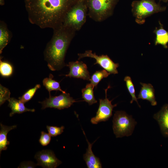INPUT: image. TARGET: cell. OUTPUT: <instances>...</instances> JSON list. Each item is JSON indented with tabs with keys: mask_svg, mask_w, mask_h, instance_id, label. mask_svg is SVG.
<instances>
[{
	"mask_svg": "<svg viewBox=\"0 0 168 168\" xmlns=\"http://www.w3.org/2000/svg\"><path fill=\"white\" fill-rule=\"evenodd\" d=\"M119 0H84L88 15L96 22L102 21L113 14Z\"/></svg>",
	"mask_w": 168,
	"mask_h": 168,
	"instance_id": "277c9868",
	"label": "cell"
},
{
	"mask_svg": "<svg viewBox=\"0 0 168 168\" xmlns=\"http://www.w3.org/2000/svg\"><path fill=\"white\" fill-rule=\"evenodd\" d=\"M13 68L12 65L8 62L0 60V73L2 77H8L12 74Z\"/></svg>",
	"mask_w": 168,
	"mask_h": 168,
	"instance_id": "7402d4cb",
	"label": "cell"
},
{
	"mask_svg": "<svg viewBox=\"0 0 168 168\" xmlns=\"http://www.w3.org/2000/svg\"><path fill=\"white\" fill-rule=\"evenodd\" d=\"M94 87L91 83L87 84L86 87L82 90V98L84 101L90 105L96 103L97 102L94 96L93 89Z\"/></svg>",
	"mask_w": 168,
	"mask_h": 168,
	"instance_id": "d6986e66",
	"label": "cell"
},
{
	"mask_svg": "<svg viewBox=\"0 0 168 168\" xmlns=\"http://www.w3.org/2000/svg\"><path fill=\"white\" fill-rule=\"evenodd\" d=\"M29 21L41 28L62 24L70 7L77 0H24Z\"/></svg>",
	"mask_w": 168,
	"mask_h": 168,
	"instance_id": "6da1fadb",
	"label": "cell"
},
{
	"mask_svg": "<svg viewBox=\"0 0 168 168\" xmlns=\"http://www.w3.org/2000/svg\"><path fill=\"white\" fill-rule=\"evenodd\" d=\"M0 153L2 151L7 149V146L10 144V142L7 140V135L9 131L16 128V125L7 126L0 123Z\"/></svg>",
	"mask_w": 168,
	"mask_h": 168,
	"instance_id": "e0dca14e",
	"label": "cell"
},
{
	"mask_svg": "<svg viewBox=\"0 0 168 168\" xmlns=\"http://www.w3.org/2000/svg\"><path fill=\"white\" fill-rule=\"evenodd\" d=\"M8 101L9 102L8 106L11 108L12 110L9 114L10 117H12L16 113L21 114L27 111L34 112L35 111L34 109L27 108L25 106L24 103L19 100H17L14 98H10Z\"/></svg>",
	"mask_w": 168,
	"mask_h": 168,
	"instance_id": "9a60e30c",
	"label": "cell"
},
{
	"mask_svg": "<svg viewBox=\"0 0 168 168\" xmlns=\"http://www.w3.org/2000/svg\"><path fill=\"white\" fill-rule=\"evenodd\" d=\"M124 80L126 83V86L128 92L132 97V100L130 101V103H132L134 101H135L140 107V105L138 102V98L135 95L134 87L131 78L129 76H126L124 77Z\"/></svg>",
	"mask_w": 168,
	"mask_h": 168,
	"instance_id": "603a6c76",
	"label": "cell"
},
{
	"mask_svg": "<svg viewBox=\"0 0 168 168\" xmlns=\"http://www.w3.org/2000/svg\"><path fill=\"white\" fill-rule=\"evenodd\" d=\"M153 118L158 122L163 135L168 137V104L164 105Z\"/></svg>",
	"mask_w": 168,
	"mask_h": 168,
	"instance_id": "7c38bea8",
	"label": "cell"
},
{
	"mask_svg": "<svg viewBox=\"0 0 168 168\" xmlns=\"http://www.w3.org/2000/svg\"><path fill=\"white\" fill-rule=\"evenodd\" d=\"M159 27H156L154 30V33L156 35L155 44L162 45L163 47L168 48V31L163 28V26L160 21H159Z\"/></svg>",
	"mask_w": 168,
	"mask_h": 168,
	"instance_id": "2e32d148",
	"label": "cell"
},
{
	"mask_svg": "<svg viewBox=\"0 0 168 168\" xmlns=\"http://www.w3.org/2000/svg\"><path fill=\"white\" fill-rule=\"evenodd\" d=\"M140 84L142 86L138 96V99L147 100L150 102L152 105H156L157 102L156 100L153 86L150 84L141 82Z\"/></svg>",
	"mask_w": 168,
	"mask_h": 168,
	"instance_id": "5bb4252c",
	"label": "cell"
},
{
	"mask_svg": "<svg viewBox=\"0 0 168 168\" xmlns=\"http://www.w3.org/2000/svg\"><path fill=\"white\" fill-rule=\"evenodd\" d=\"M51 137L49 133L42 131L39 140V142L42 146H46L49 143L51 140Z\"/></svg>",
	"mask_w": 168,
	"mask_h": 168,
	"instance_id": "4316f807",
	"label": "cell"
},
{
	"mask_svg": "<svg viewBox=\"0 0 168 168\" xmlns=\"http://www.w3.org/2000/svg\"><path fill=\"white\" fill-rule=\"evenodd\" d=\"M37 166L36 164H35L32 161H24L20 163L18 168H35Z\"/></svg>",
	"mask_w": 168,
	"mask_h": 168,
	"instance_id": "83f0119b",
	"label": "cell"
},
{
	"mask_svg": "<svg viewBox=\"0 0 168 168\" xmlns=\"http://www.w3.org/2000/svg\"><path fill=\"white\" fill-rule=\"evenodd\" d=\"M77 102L71 97L69 93H62L58 96L49 95V98L39 103L42 105L41 109L47 108H53L62 110L70 107L74 103Z\"/></svg>",
	"mask_w": 168,
	"mask_h": 168,
	"instance_id": "52a82bcc",
	"label": "cell"
},
{
	"mask_svg": "<svg viewBox=\"0 0 168 168\" xmlns=\"http://www.w3.org/2000/svg\"><path fill=\"white\" fill-rule=\"evenodd\" d=\"M110 74L105 69L96 71L91 77V83L96 87L98 83L103 78L107 77Z\"/></svg>",
	"mask_w": 168,
	"mask_h": 168,
	"instance_id": "44dd1931",
	"label": "cell"
},
{
	"mask_svg": "<svg viewBox=\"0 0 168 168\" xmlns=\"http://www.w3.org/2000/svg\"><path fill=\"white\" fill-rule=\"evenodd\" d=\"M35 158L37 162V166L44 168H56L62 162L58 159L54 152L50 150H43L37 152Z\"/></svg>",
	"mask_w": 168,
	"mask_h": 168,
	"instance_id": "30bf717a",
	"label": "cell"
},
{
	"mask_svg": "<svg viewBox=\"0 0 168 168\" xmlns=\"http://www.w3.org/2000/svg\"><path fill=\"white\" fill-rule=\"evenodd\" d=\"M53 29V35L46 45L44 55L49 68L54 71L67 66L64 62L65 54L76 31L62 24Z\"/></svg>",
	"mask_w": 168,
	"mask_h": 168,
	"instance_id": "7a4b0ae2",
	"label": "cell"
},
{
	"mask_svg": "<svg viewBox=\"0 0 168 168\" xmlns=\"http://www.w3.org/2000/svg\"></svg>",
	"mask_w": 168,
	"mask_h": 168,
	"instance_id": "4dcf8cb0",
	"label": "cell"
},
{
	"mask_svg": "<svg viewBox=\"0 0 168 168\" xmlns=\"http://www.w3.org/2000/svg\"><path fill=\"white\" fill-rule=\"evenodd\" d=\"M0 4L1 5H3L4 4V0H0Z\"/></svg>",
	"mask_w": 168,
	"mask_h": 168,
	"instance_id": "f1b7e54d",
	"label": "cell"
},
{
	"mask_svg": "<svg viewBox=\"0 0 168 168\" xmlns=\"http://www.w3.org/2000/svg\"><path fill=\"white\" fill-rule=\"evenodd\" d=\"M110 87L109 86L105 90V98L99 99V105L96 115L91 120V122L93 124H97L100 122L108 120L112 115L113 109L117 105V104L112 105L111 104L112 100H110L107 98V90Z\"/></svg>",
	"mask_w": 168,
	"mask_h": 168,
	"instance_id": "9c48e42d",
	"label": "cell"
},
{
	"mask_svg": "<svg viewBox=\"0 0 168 168\" xmlns=\"http://www.w3.org/2000/svg\"><path fill=\"white\" fill-rule=\"evenodd\" d=\"M10 92L9 89L0 85V105H1L10 98Z\"/></svg>",
	"mask_w": 168,
	"mask_h": 168,
	"instance_id": "d4e9b609",
	"label": "cell"
},
{
	"mask_svg": "<svg viewBox=\"0 0 168 168\" xmlns=\"http://www.w3.org/2000/svg\"><path fill=\"white\" fill-rule=\"evenodd\" d=\"M78 59L85 57L94 58L96 60L94 64H98L110 74L118 73L117 68L119 66L118 63H115L107 55L98 56L95 53H93L91 50L86 51L85 53L78 54Z\"/></svg>",
	"mask_w": 168,
	"mask_h": 168,
	"instance_id": "ba28073f",
	"label": "cell"
},
{
	"mask_svg": "<svg viewBox=\"0 0 168 168\" xmlns=\"http://www.w3.org/2000/svg\"><path fill=\"white\" fill-rule=\"evenodd\" d=\"M83 133L85 136L88 143V148L86 149V152L83 155L84 160L85 161L88 168H101L102 166L99 158L96 156L94 154L92 150V147L96 141L92 143L88 140L84 131Z\"/></svg>",
	"mask_w": 168,
	"mask_h": 168,
	"instance_id": "4fadbf2b",
	"label": "cell"
},
{
	"mask_svg": "<svg viewBox=\"0 0 168 168\" xmlns=\"http://www.w3.org/2000/svg\"><path fill=\"white\" fill-rule=\"evenodd\" d=\"M47 129L51 137H54L61 134L63 132L64 127L62 126L60 127L54 126H46Z\"/></svg>",
	"mask_w": 168,
	"mask_h": 168,
	"instance_id": "484cf974",
	"label": "cell"
},
{
	"mask_svg": "<svg viewBox=\"0 0 168 168\" xmlns=\"http://www.w3.org/2000/svg\"><path fill=\"white\" fill-rule=\"evenodd\" d=\"M40 84L36 85L34 87L28 90L22 96L19 97L18 99L24 103H26L32 99L37 90L40 88Z\"/></svg>",
	"mask_w": 168,
	"mask_h": 168,
	"instance_id": "cb8c5ba5",
	"label": "cell"
},
{
	"mask_svg": "<svg viewBox=\"0 0 168 168\" xmlns=\"http://www.w3.org/2000/svg\"><path fill=\"white\" fill-rule=\"evenodd\" d=\"M67 66L69 67L70 72L65 75L66 77L90 80V76L87 66L83 62L77 61L69 62Z\"/></svg>",
	"mask_w": 168,
	"mask_h": 168,
	"instance_id": "8fae6325",
	"label": "cell"
},
{
	"mask_svg": "<svg viewBox=\"0 0 168 168\" xmlns=\"http://www.w3.org/2000/svg\"><path fill=\"white\" fill-rule=\"evenodd\" d=\"M113 123L114 133L117 138L131 135L137 124L132 116L123 111L115 112Z\"/></svg>",
	"mask_w": 168,
	"mask_h": 168,
	"instance_id": "8992f818",
	"label": "cell"
},
{
	"mask_svg": "<svg viewBox=\"0 0 168 168\" xmlns=\"http://www.w3.org/2000/svg\"><path fill=\"white\" fill-rule=\"evenodd\" d=\"M11 35L6 24L3 21L0 22V53L8 44Z\"/></svg>",
	"mask_w": 168,
	"mask_h": 168,
	"instance_id": "ac0fdd59",
	"label": "cell"
},
{
	"mask_svg": "<svg viewBox=\"0 0 168 168\" xmlns=\"http://www.w3.org/2000/svg\"><path fill=\"white\" fill-rule=\"evenodd\" d=\"M53 75L50 74L49 77L45 78L43 81V85L49 91V95H50V91L53 90L59 91L62 93H66L65 91L61 89L59 83L53 79Z\"/></svg>",
	"mask_w": 168,
	"mask_h": 168,
	"instance_id": "ffe728a7",
	"label": "cell"
},
{
	"mask_svg": "<svg viewBox=\"0 0 168 168\" xmlns=\"http://www.w3.org/2000/svg\"><path fill=\"white\" fill-rule=\"evenodd\" d=\"M160 2L162 1L165 3H168V0H159Z\"/></svg>",
	"mask_w": 168,
	"mask_h": 168,
	"instance_id": "f546056e",
	"label": "cell"
},
{
	"mask_svg": "<svg viewBox=\"0 0 168 168\" xmlns=\"http://www.w3.org/2000/svg\"><path fill=\"white\" fill-rule=\"evenodd\" d=\"M131 11L135 21L142 25L145 22V19L156 13L165 11L166 7L157 3L156 0H134L131 3Z\"/></svg>",
	"mask_w": 168,
	"mask_h": 168,
	"instance_id": "5b68a950",
	"label": "cell"
},
{
	"mask_svg": "<svg viewBox=\"0 0 168 168\" xmlns=\"http://www.w3.org/2000/svg\"><path fill=\"white\" fill-rule=\"evenodd\" d=\"M88 15V9L84 0H77L68 10L62 25L76 31L84 24Z\"/></svg>",
	"mask_w": 168,
	"mask_h": 168,
	"instance_id": "3957f363",
	"label": "cell"
}]
</instances>
